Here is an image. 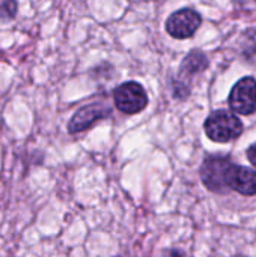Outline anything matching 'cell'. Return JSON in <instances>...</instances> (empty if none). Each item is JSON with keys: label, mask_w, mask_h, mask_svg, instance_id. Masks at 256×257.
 I'll list each match as a JSON object with an SVG mask.
<instances>
[{"label": "cell", "mask_w": 256, "mask_h": 257, "mask_svg": "<svg viewBox=\"0 0 256 257\" xmlns=\"http://www.w3.org/2000/svg\"><path fill=\"white\" fill-rule=\"evenodd\" d=\"M234 163L229 157L211 155L205 158L201 166V179L204 185L217 194H226L229 191V176L232 172Z\"/></svg>", "instance_id": "obj_1"}, {"label": "cell", "mask_w": 256, "mask_h": 257, "mask_svg": "<svg viewBox=\"0 0 256 257\" xmlns=\"http://www.w3.org/2000/svg\"><path fill=\"white\" fill-rule=\"evenodd\" d=\"M204 130L210 140L216 143H228L241 136L243 123L234 113L228 110H216L207 117Z\"/></svg>", "instance_id": "obj_2"}, {"label": "cell", "mask_w": 256, "mask_h": 257, "mask_svg": "<svg viewBox=\"0 0 256 257\" xmlns=\"http://www.w3.org/2000/svg\"><path fill=\"white\" fill-rule=\"evenodd\" d=\"M115 105L125 114L140 113L148 105V95L142 84L137 81H127L115 89Z\"/></svg>", "instance_id": "obj_3"}, {"label": "cell", "mask_w": 256, "mask_h": 257, "mask_svg": "<svg viewBox=\"0 0 256 257\" xmlns=\"http://www.w3.org/2000/svg\"><path fill=\"white\" fill-rule=\"evenodd\" d=\"M229 107L238 114L249 116L256 111V80L244 77L238 80L229 93Z\"/></svg>", "instance_id": "obj_4"}, {"label": "cell", "mask_w": 256, "mask_h": 257, "mask_svg": "<svg viewBox=\"0 0 256 257\" xmlns=\"http://www.w3.org/2000/svg\"><path fill=\"white\" fill-rule=\"evenodd\" d=\"M202 18L195 9H180L166 20V32L177 39L192 38L201 27Z\"/></svg>", "instance_id": "obj_5"}, {"label": "cell", "mask_w": 256, "mask_h": 257, "mask_svg": "<svg viewBox=\"0 0 256 257\" xmlns=\"http://www.w3.org/2000/svg\"><path fill=\"white\" fill-rule=\"evenodd\" d=\"M112 114V111L101 105V104H91V105H86V107H81L69 120L68 123V131L71 134H77V133H81L88 128H91L95 122L101 120V119H106Z\"/></svg>", "instance_id": "obj_6"}, {"label": "cell", "mask_w": 256, "mask_h": 257, "mask_svg": "<svg viewBox=\"0 0 256 257\" xmlns=\"http://www.w3.org/2000/svg\"><path fill=\"white\" fill-rule=\"evenodd\" d=\"M228 187L241 196H256V170L234 164Z\"/></svg>", "instance_id": "obj_7"}, {"label": "cell", "mask_w": 256, "mask_h": 257, "mask_svg": "<svg viewBox=\"0 0 256 257\" xmlns=\"http://www.w3.org/2000/svg\"><path fill=\"white\" fill-rule=\"evenodd\" d=\"M208 66V60L205 57L204 53L195 50L192 53H189L181 65V72L186 74V75H193V74H198L201 71H204L205 68Z\"/></svg>", "instance_id": "obj_8"}, {"label": "cell", "mask_w": 256, "mask_h": 257, "mask_svg": "<svg viewBox=\"0 0 256 257\" xmlns=\"http://www.w3.org/2000/svg\"><path fill=\"white\" fill-rule=\"evenodd\" d=\"M17 14V3L15 2H0V20L8 21L12 20Z\"/></svg>", "instance_id": "obj_9"}, {"label": "cell", "mask_w": 256, "mask_h": 257, "mask_svg": "<svg viewBox=\"0 0 256 257\" xmlns=\"http://www.w3.org/2000/svg\"><path fill=\"white\" fill-rule=\"evenodd\" d=\"M247 158H249L250 164L256 167V143H253V145L247 149Z\"/></svg>", "instance_id": "obj_10"}]
</instances>
